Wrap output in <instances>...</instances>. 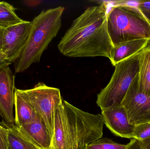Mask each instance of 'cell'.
I'll use <instances>...</instances> for the list:
<instances>
[{
    "instance_id": "obj_1",
    "label": "cell",
    "mask_w": 150,
    "mask_h": 149,
    "mask_svg": "<svg viewBox=\"0 0 150 149\" xmlns=\"http://www.w3.org/2000/svg\"><path fill=\"white\" fill-rule=\"evenodd\" d=\"M106 6L88 7L73 22L58 45L71 57H102L110 59L113 45L108 29Z\"/></svg>"
},
{
    "instance_id": "obj_2",
    "label": "cell",
    "mask_w": 150,
    "mask_h": 149,
    "mask_svg": "<svg viewBox=\"0 0 150 149\" xmlns=\"http://www.w3.org/2000/svg\"><path fill=\"white\" fill-rule=\"evenodd\" d=\"M65 8L62 6L43 10L34 17L26 45L15 66L16 73L26 71L40 61L44 52L58 35Z\"/></svg>"
},
{
    "instance_id": "obj_3",
    "label": "cell",
    "mask_w": 150,
    "mask_h": 149,
    "mask_svg": "<svg viewBox=\"0 0 150 149\" xmlns=\"http://www.w3.org/2000/svg\"><path fill=\"white\" fill-rule=\"evenodd\" d=\"M131 2L120 1L108 12V29L113 46L136 39L150 40V23Z\"/></svg>"
},
{
    "instance_id": "obj_4",
    "label": "cell",
    "mask_w": 150,
    "mask_h": 149,
    "mask_svg": "<svg viewBox=\"0 0 150 149\" xmlns=\"http://www.w3.org/2000/svg\"><path fill=\"white\" fill-rule=\"evenodd\" d=\"M68 127L69 149H86L103 135L104 122L101 114L84 112L63 100Z\"/></svg>"
},
{
    "instance_id": "obj_5",
    "label": "cell",
    "mask_w": 150,
    "mask_h": 149,
    "mask_svg": "<svg viewBox=\"0 0 150 149\" xmlns=\"http://www.w3.org/2000/svg\"><path fill=\"white\" fill-rule=\"evenodd\" d=\"M141 52L115 66L110 81L97 95L96 103L101 111L121 106L129 87L138 75Z\"/></svg>"
},
{
    "instance_id": "obj_6",
    "label": "cell",
    "mask_w": 150,
    "mask_h": 149,
    "mask_svg": "<svg viewBox=\"0 0 150 149\" xmlns=\"http://www.w3.org/2000/svg\"><path fill=\"white\" fill-rule=\"evenodd\" d=\"M15 91L32 107L45 123L52 142L54 134L55 108L63 101L60 90L39 82L31 89L20 90L16 88Z\"/></svg>"
},
{
    "instance_id": "obj_7",
    "label": "cell",
    "mask_w": 150,
    "mask_h": 149,
    "mask_svg": "<svg viewBox=\"0 0 150 149\" xmlns=\"http://www.w3.org/2000/svg\"><path fill=\"white\" fill-rule=\"evenodd\" d=\"M122 106L126 109L130 124L137 126L150 121V95L140 92L138 75L129 87Z\"/></svg>"
},
{
    "instance_id": "obj_8",
    "label": "cell",
    "mask_w": 150,
    "mask_h": 149,
    "mask_svg": "<svg viewBox=\"0 0 150 149\" xmlns=\"http://www.w3.org/2000/svg\"><path fill=\"white\" fill-rule=\"evenodd\" d=\"M32 26V21H24L4 29L1 52L10 63L20 58L28 41Z\"/></svg>"
},
{
    "instance_id": "obj_9",
    "label": "cell",
    "mask_w": 150,
    "mask_h": 149,
    "mask_svg": "<svg viewBox=\"0 0 150 149\" xmlns=\"http://www.w3.org/2000/svg\"><path fill=\"white\" fill-rule=\"evenodd\" d=\"M15 75L9 66L0 70V116L3 121L15 125Z\"/></svg>"
},
{
    "instance_id": "obj_10",
    "label": "cell",
    "mask_w": 150,
    "mask_h": 149,
    "mask_svg": "<svg viewBox=\"0 0 150 149\" xmlns=\"http://www.w3.org/2000/svg\"><path fill=\"white\" fill-rule=\"evenodd\" d=\"M104 124L115 135L133 139L134 125L130 124L127 111L122 106L101 111Z\"/></svg>"
},
{
    "instance_id": "obj_11",
    "label": "cell",
    "mask_w": 150,
    "mask_h": 149,
    "mask_svg": "<svg viewBox=\"0 0 150 149\" xmlns=\"http://www.w3.org/2000/svg\"><path fill=\"white\" fill-rule=\"evenodd\" d=\"M17 128L37 148H50L52 140L45 123L38 115L31 121Z\"/></svg>"
},
{
    "instance_id": "obj_12",
    "label": "cell",
    "mask_w": 150,
    "mask_h": 149,
    "mask_svg": "<svg viewBox=\"0 0 150 149\" xmlns=\"http://www.w3.org/2000/svg\"><path fill=\"white\" fill-rule=\"evenodd\" d=\"M49 149H69L68 127L63 101L55 108L54 134Z\"/></svg>"
},
{
    "instance_id": "obj_13",
    "label": "cell",
    "mask_w": 150,
    "mask_h": 149,
    "mask_svg": "<svg viewBox=\"0 0 150 149\" xmlns=\"http://www.w3.org/2000/svg\"><path fill=\"white\" fill-rule=\"evenodd\" d=\"M150 39H141L127 41L114 45L111 52L110 61L114 66L141 52L148 47Z\"/></svg>"
},
{
    "instance_id": "obj_14",
    "label": "cell",
    "mask_w": 150,
    "mask_h": 149,
    "mask_svg": "<svg viewBox=\"0 0 150 149\" xmlns=\"http://www.w3.org/2000/svg\"><path fill=\"white\" fill-rule=\"evenodd\" d=\"M138 87L140 92L150 95V48L141 52L138 74Z\"/></svg>"
},
{
    "instance_id": "obj_15",
    "label": "cell",
    "mask_w": 150,
    "mask_h": 149,
    "mask_svg": "<svg viewBox=\"0 0 150 149\" xmlns=\"http://www.w3.org/2000/svg\"><path fill=\"white\" fill-rule=\"evenodd\" d=\"M14 106L15 125L18 128L31 121L37 116V114L32 107L16 91Z\"/></svg>"
},
{
    "instance_id": "obj_16",
    "label": "cell",
    "mask_w": 150,
    "mask_h": 149,
    "mask_svg": "<svg viewBox=\"0 0 150 149\" xmlns=\"http://www.w3.org/2000/svg\"><path fill=\"white\" fill-rule=\"evenodd\" d=\"M2 122L8 130L9 149H38L19 132L15 125Z\"/></svg>"
},
{
    "instance_id": "obj_17",
    "label": "cell",
    "mask_w": 150,
    "mask_h": 149,
    "mask_svg": "<svg viewBox=\"0 0 150 149\" xmlns=\"http://www.w3.org/2000/svg\"><path fill=\"white\" fill-rule=\"evenodd\" d=\"M16 9L8 3L0 2V28L7 29L24 22L16 14Z\"/></svg>"
},
{
    "instance_id": "obj_18",
    "label": "cell",
    "mask_w": 150,
    "mask_h": 149,
    "mask_svg": "<svg viewBox=\"0 0 150 149\" xmlns=\"http://www.w3.org/2000/svg\"><path fill=\"white\" fill-rule=\"evenodd\" d=\"M131 139L127 144H121L108 138H101L88 145L86 149H128L134 141Z\"/></svg>"
},
{
    "instance_id": "obj_19",
    "label": "cell",
    "mask_w": 150,
    "mask_h": 149,
    "mask_svg": "<svg viewBox=\"0 0 150 149\" xmlns=\"http://www.w3.org/2000/svg\"><path fill=\"white\" fill-rule=\"evenodd\" d=\"M150 136V121L135 126L133 139L142 141Z\"/></svg>"
},
{
    "instance_id": "obj_20",
    "label": "cell",
    "mask_w": 150,
    "mask_h": 149,
    "mask_svg": "<svg viewBox=\"0 0 150 149\" xmlns=\"http://www.w3.org/2000/svg\"><path fill=\"white\" fill-rule=\"evenodd\" d=\"M0 149H9L8 130L2 121L0 122Z\"/></svg>"
},
{
    "instance_id": "obj_21",
    "label": "cell",
    "mask_w": 150,
    "mask_h": 149,
    "mask_svg": "<svg viewBox=\"0 0 150 149\" xmlns=\"http://www.w3.org/2000/svg\"><path fill=\"white\" fill-rule=\"evenodd\" d=\"M136 6L150 23V1H139Z\"/></svg>"
},
{
    "instance_id": "obj_22",
    "label": "cell",
    "mask_w": 150,
    "mask_h": 149,
    "mask_svg": "<svg viewBox=\"0 0 150 149\" xmlns=\"http://www.w3.org/2000/svg\"><path fill=\"white\" fill-rule=\"evenodd\" d=\"M8 60L7 59L6 56L2 52H0V70L8 66L9 65L11 64Z\"/></svg>"
},
{
    "instance_id": "obj_23",
    "label": "cell",
    "mask_w": 150,
    "mask_h": 149,
    "mask_svg": "<svg viewBox=\"0 0 150 149\" xmlns=\"http://www.w3.org/2000/svg\"><path fill=\"white\" fill-rule=\"evenodd\" d=\"M141 149H150V136L142 141H138Z\"/></svg>"
},
{
    "instance_id": "obj_24",
    "label": "cell",
    "mask_w": 150,
    "mask_h": 149,
    "mask_svg": "<svg viewBox=\"0 0 150 149\" xmlns=\"http://www.w3.org/2000/svg\"><path fill=\"white\" fill-rule=\"evenodd\" d=\"M128 149H141L138 141L135 139L134 142Z\"/></svg>"
},
{
    "instance_id": "obj_25",
    "label": "cell",
    "mask_w": 150,
    "mask_h": 149,
    "mask_svg": "<svg viewBox=\"0 0 150 149\" xmlns=\"http://www.w3.org/2000/svg\"><path fill=\"white\" fill-rule=\"evenodd\" d=\"M4 29H5L0 28V52H1L2 47L3 36Z\"/></svg>"
},
{
    "instance_id": "obj_26",
    "label": "cell",
    "mask_w": 150,
    "mask_h": 149,
    "mask_svg": "<svg viewBox=\"0 0 150 149\" xmlns=\"http://www.w3.org/2000/svg\"><path fill=\"white\" fill-rule=\"evenodd\" d=\"M149 47H150V46H149Z\"/></svg>"
}]
</instances>
